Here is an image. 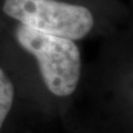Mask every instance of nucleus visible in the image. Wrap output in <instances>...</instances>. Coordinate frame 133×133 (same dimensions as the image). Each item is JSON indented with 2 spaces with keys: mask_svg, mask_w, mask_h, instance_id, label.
<instances>
[{
  "mask_svg": "<svg viewBox=\"0 0 133 133\" xmlns=\"http://www.w3.org/2000/svg\"><path fill=\"white\" fill-rule=\"evenodd\" d=\"M16 39L37 59L45 87L58 97H68L76 91L81 76V55L72 40L37 31L20 23Z\"/></svg>",
  "mask_w": 133,
  "mask_h": 133,
  "instance_id": "nucleus-1",
  "label": "nucleus"
},
{
  "mask_svg": "<svg viewBox=\"0 0 133 133\" xmlns=\"http://www.w3.org/2000/svg\"><path fill=\"white\" fill-rule=\"evenodd\" d=\"M3 12L26 27L70 40H80L92 30L88 8L57 0H5Z\"/></svg>",
  "mask_w": 133,
  "mask_h": 133,
  "instance_id": "nucleus-2",
  "label": "nucleus"
},
{
  "mask_svg": "<svg viewBox=\"0 0 133 133\" xmlns=\"http://www.w3.org/2000/svg\"><path fill=\"white\" fill-rule=\"evenodd\" d=\"M15 98V88L9 77L0 68V130L11 110Z\"/></svg>",
  "mask_w": 133,
  "mask_h": 133,
  "instance_id": "nucleus-3",
  "label": "nucleus"
}]
</instances>
